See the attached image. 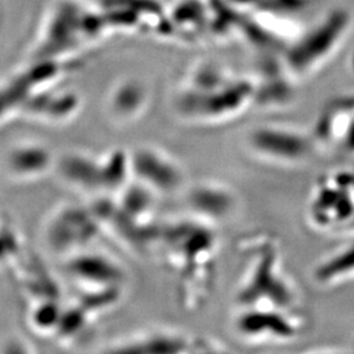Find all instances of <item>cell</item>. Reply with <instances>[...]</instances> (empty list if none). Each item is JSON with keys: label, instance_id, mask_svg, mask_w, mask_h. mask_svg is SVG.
<instances>
[{"label": "cell", "instance_id": "obj_10", "mask_svg": "<svg viewBox=\"0 0 354 354\" xmlns=\"http://www.w3.org/2000/svg\"><path fill=\"white\" fill-rule=\"evenodd\" d=\"M345 26L346 16L344 13H336L329 17L328 23L289 50L285 67L291 77H306L315 73L336 48Z\"/></svg>", "mask_w": 354, "mask_h": 354}, {"label": "cell", "instance_id": "obj_15", "mask_svg": "<svg viewBox=\"0 0 354 354\" xmlns=\"http://www.w3.org/2000/svg\"><path fill=\"white\" fill-rule=\"evenodd\" d=\"M55 162L48 146L39 142H26L8 152L6 169L15 180H32L48 174Z\"/></svg>", "mask_w": 354, "mask_h": 354}, {"label": "cell", "instance_id": "obj_5", "mask_svg": "<svg viewBox=\"0 0 354 354\" xmlns=\"http://www.w3.org/2000/svg\"><path fill=\"white\" fill-rule=\"evenodd\" d=\"M102 234L92 206L67 203L59 206L46 221L44 241L51 253L67 259L92 248Z\"/></svg>", "mask_w": 354, "mask_h": 354}, {"label": "cell", "instance_id": "obj_16", "mask_svg": "<svg viewBox=\"0 0 354 354\" xmlns=\"http://www.w3.org/2000/svg\"><path fill=\"white\" fill-rule=\"evenodd\" d=\"M314 276L322 285H333L354 277V243L320 263Z\"/></svg>", "mask_w": 354, "mask_h": 354}, {"label": "cell", "instance_id": "obj_17", "mask_svg": "<svg viewBox=\"0 0 354 354\" xmlns=\"http://www.w3.org/2000/svg\"><path fill=\"white\" fill-rule=\"evenodd\" d=\"M13 235H17L16 231L13 228L10 227L4 221L0 219V266L6 263V259L8 256L13 254V251L11 252V250H17L19 248V241L17 238H12V239H6L4 238H8V236H13Z\"/></svg>", "mask_w": 354, "mask_h": 354}, {"label": "cell", "instance_id": "obj_7", "mask_svg": "<svg viewBox=\"0 0 354 354\" xmlns=\"http://www.w3.org/2000/svg\"><path fill=\"white\" fill-rule=\"evenodd\" d=\"M301 311L282 308H239L234 326L243 340L256 344L288 342L298 337L304 327Z\"/></svg>", "mask_w": 354, "mask_h": 354}, {"label": "cell", "instance_id": "obj_9", "mask_svg": "<svg viewBox=\"0 0 354 354\" xmlns=\"http://www.w3.org/2000/svg\"><path fill=\"white\" fill-rule=\"evenodd\" d=\"M66 270L80 291L125 289V268L111 254L93 247L67 257Z\"/></svg>", "mask_w": 354, "mask_h": 354}, {"label": "cell", "instance_id": "obj_8", "mask_svg": "<svg viewBox=\"0 0 354 354\" xmlns=\"http://www.w3.org/2000/svg\"><path fill=\"white\" fill-rule=\"evenodd\" d=\"M131 175L158 197L177 193L185 185V171L176 159L165 150L142 145L130 151Z\"/></svg>", "mask_w": 354, "mask_h": 354}, {"label": "cell", "instance_id": "obj_11", "mask_svg": "<svg viewBox=\"0 0 354 354\" xmlns=\"http://www.w3.org/2000/svg\"><path fill=\"white\" fill-rule=\"evenodd\" d=\"M215 342L206 337H194L174 329H150L113 344L108 352L124 354L198 353L219 352Z\"/></svg>", "mask_w": 354, "mask_h": 354}, {"label": "cell", "instance_id": "obj_6", "mask_svg": "<svg viewBox=\"0 0 354 354\" xmlns=\"http://www.w3.org/2000/svg\"><path fill=\"white\" fill-rule=\"evenodd\" d=\"M248 151L270 165H304L315 150V140L304 130L283 124H261L252 127L245 138Z\"/></svg>", "mask_w": 354, "mask_h": 354}, {"label": "cell", "instance_id": "obj_3", "mask_svg": "<svg viewBox=\"0 0 354 354\" xmlns=\"http://www.w3.org/2000/svg\"><path fill=\"white\" fill-rule=\"evenodd\" d=\"M241 251L248 266L235 292L238 308L299 311V294L283 269L277 241L266 234L254 235L244 241Z\"/></svg>", "mask_w": 354, "mask_h": 354}, {"label": "cell", "instance_id": "obj_12", "mask_svg": "<svg viewBox=\"0 0 354 354\" xmlns=\"http://www.w3.org/2000/svg\"><path fill=\"white\" fill-rule=\"evenodd\" d=\"M352 177L335 175L317 183L313 193L308 215L317 227L340 225L354 214V187Z\"/></svg>", "mask_w": 354, "mask_h": 354}, {"label": "cell", "instance_id": "obj_13", "mask_svg": "<svg viewBox=\"0 0 354 354\" xmlns=\"http://www.w3.org/2000/svg\"><path fill=\"white\" fill-rule=\"evenodd\" d=\"M190 215L212 225L228 221L238 209V196L227 185L206 180L190 187L187 193Z\"/></svg>", "mask_w": 354, "mask_h": 354}, {"label": "cell", "instance_id": "obj_4", "mask_svg": "<svg viewBox=\"0 0 354 354\" xmlns=\"http://www.w3.org/2000/svg\"><path fill=\"white\" fill-rule=\"evenodd\" d=\"M55 165L70 187L96 198L117 196L133 180L130 151L124 149L99 155L67 152Z\"/></svg>", "mask_w": 354, "mask_h": 354}, {"label": "cell", "instance_id": "obj_1", "mask_svg": "<svg viewBox=\"0 0 354 354\" xmlns=\"http://www.w3.org/2000/svg\"><path fill=\"white\" fill-rule=\"evenodd\" d=\"M219 236L216 227L193 215L160 223L155 251L176 272L180 301L187 308L203 306L213 286Z\"/></svg>", "mask_w": 354, "mask_h": 354}, {"label": "cell", "instance_id": "obj_2", "mask_svg": "<svg viewBox=\"0 0 354 354\" xmlns=\"http://www.w3.org/2000/svg\"><path fill=\"white\" fill-rule=\"evenodd\" d=\"M256 99L254 80L231 74L222 64L194 66L177 89L174 108L183 121L216 125L244 113Z\"/></svg>", "mask_w": 354, "mask_h": 354}, {"label": "cell", "instance_id": "obj_14", "mask_svg": "<svg viewBox=\"0 0 354 354\" xmlns=\"http://www.w3.org/2000/svg\"><path fill=\"white\" fill-rule=\"evenodd\" d=\"M151 100L150 91L140 80L118 83L108 97V115L117 125H131L147 111Z\"/></svg>", "mask_w": 354, "mask_h": 354}]
</instances>
